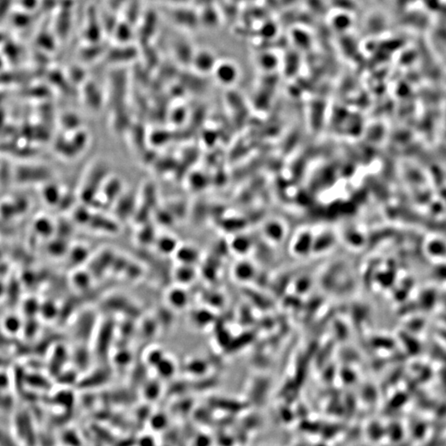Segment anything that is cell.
Segmentation results:
<instances>
[{"mask_svg": "<svg viewBox=\"0 0 446 446\" xmlns=\"http://www.w3.org/2000/svg\"><path fill=\"white\" fill-rule=\"evenodd\" d=\"M166 14L175 25L188 30H194L200 25L198 13L185 4L172 6L167 9Z\"/></svg>", "mask_w": 446, "mask_h": 446, "instance_id": "1", "label": "cell"}, {"mask_svg": "<svg viewBox=\"0 0 446 446\" xmlns=\"http://www.w3.org/2000/svg\"><path fill=\"white\" fill-rule=\"evenodd\" d=\"M106 62L113 64H127L133 62L139 56V49L128 45H117L108 48L105 54Z\"/></svg>", "mask_w": 446, "mask_h": 446, "instance_id": "2", "label": "cell"}, {"mask_svg": "<svg viewBox=\"0 0 446 446\" xmlns=\"http://www.w3.org/2000/svg\"><path fill=\"white\" fill-rule=\"evenodd\" d=\"M85 25L84 36L89 44L99 43L103 38V29L101 23L100 15L95 8L90 11Z\"/></svg>", "mask_w": 446, "mask_h": 446, "instance_id": "3", "label": "cell"}, {"mask_svg": "<svg viewBox=\"0 0 446 446\" xmlns=\"http://www.w3.org/2000/svg\"><path fill=\"white\" fill-rule=\"evenodd\" d=\"M217 62L218 61L213 52L207 49H200L195 51L190 65L197 74H206L213 71Z\"/></svg>", "mask_w": 446, "mask_h": 446, "instance_id": "4", "label": "cell"}, {"mask_svg": "<svg viewBox=\"0 0 446 446\" xmlns=\"http://www.w3.org/2000/svg\"><path fill=\"white\" fill-rule=\"evenodd\" d=\"M139 39L141 44L147 46L150 39L153 38L157 26V19L154 13H147L139 20Z\"/></svg>", "mask_w": 446, "mask_h": 446, "instance_id": "5", "label": "cell"}, {"mask_svg": "<svg viewBox=\"0 0 446 446\" xmlns=\"http://www.w3.org/2000/svg\"><path fill=\"white\" fill-rule=\"evenodd\" d=\"M216 80L223 85H231L236 80L237 70L235 65L229 62H217L213 71Z\"/></svg>", "mask_w": 446, "mask_h": 446, "instance_id": "6", "label": "cell"}, {"mask_svg": "<svg viewBox=\"0 0 446 446\" xmlns=\"http://www.w3.org/2000/svg\"><path fill=\"white\" fill-rule=\"evenodd\" d=\"M135 33L133 31V25L127 21H118V24L113 31L112 36L115 40L118 45H128L133 39Z\"/></svg>", "mask_w": 446, "mask_h": 446, "instance_id": "7", "label": "cell"}, {"mask_svg": "<svg viewBox=\"0 0 446 446\" xmlns=\"http://www.w3.org/2000/svg\"><path fill=\"white\" fill-rule=\"evenodd\" d=\"M195 51L191 44L185 39H179L174 45V54L178 62L181 64L190 65Z\"/></svg>", "mask_w": 446, "mask_h": 446, "instance_id": "8", "label": "cell"}, {"mask_svg": "<svg viewBox=\"0 0 446 446\" xmlns=\"http://www.w3.org/2000/svg\"><path fill=\"white\" fill-rule=\"evenodd\" d=\"M141 7L140 0H128L127 2L125 7L123 8V10H125L126 12L124 19L132 25L138 23L139 20L141 18Z\"/></svg>", "mask_w": 446, "mask_h": 446, "instance_id": "9", "label": "cell"}, {"mask_svg": "<svg viewBox=\"0 0 446 446\" xmlns=\"http://www.w3.org/2000/svg\"><path fill=\"white\" fill-rule=\"evenodd\" d=\"M200 24H204L207 28L212 27L217 23V13L212 9V7H206L203 12L198 13Z\"/></svg>", "mask_w": 446, "mask_h": 446, "instance_id": "10", "label": "cell"}, {"mask_svg": "<svg viewBox=\"0 0 446 446\" xmlns=\"http://www.w3.org/2000/svg\"><path fill=\"white\" fill-rule=\"evenodd\" d=\"M169 299H170V302H171L173 305L179 307V308L183 307V306L185 305V303H186V296L180 290L173 291L170 293Z\"/></svg>", "mask_w": 446, "mask_h": 446, "instance_id": "11", "label": "cell"}, {"mask_svg": "<svg viewBox=\"0 0 446 446\" xmlns=\"http://www.w3.org/2000/svg\"><path fill=\"white\" fill-rule=\"evenodd\" d=\"M127 1L128 0H106V4L108 10L117 13L118 11L123 9Z\"/></svg>", "mask_w": 446, "mask_h": 446, "instance_id": "12", "label": "cell"}, {"mask_svg": "<svg viewBox=\"0 0 446 446\" xmlns=\"http://www.w3.org/2000/svg\"><path fill=\"white\" fill-rule=\"evenodd\" d=\"M175 242L170 237H162L159 241V248L163 252H169L175 248Z\"/></svg>", "mask_w": 446, "mask_h": 446, "instance_id": "13", "label": "cell"}, {"mask_svg": "<svg viewBox=\"0 0 446 446\" xmlns=\"http://www.w3.org/2000/svg\"><path fill=\"white\" fill-rule=\"evenodd\" d=\"M180 256L185 261H193L196 259V252L190 248H185L180 251Z\"/></svg>", "mask_w": 446, "mask_h": 446, "instance_id": "14", "label": "cell"}, {"mask_svg": "<svg viewBox=\"0 0 446 446\" xmlns=\"http://www.w3.org/2000/svg\"><path fill=\"white\" fill-rule=\"evenodd\" d=\"M158 367H159L160 370L163 375H169L173 371V365L169 361H160L158 364Z\"/></svg>", "mask_w": 446, "mask_h": 446, "instance_id": "15", "label": "cell"}, {"mask_svg": "<svg viewBox=\"0 0 446 446\" xmlns=\"http://www.w3.org/2000/svg\"><path fill=\"white\" fill-rule=\"evenodd\" d=\"M191 276H192V272H191V270H189V269H181L179 272V278L182 281H188V280L191 279Z\"/></svg>", "mask_w": 446, "mask_h": 446, "instance_id": "16", "label": "cell"}, {"mask_svg": "<svg viewBox=\"0 0 446 446\" xmlns=\"http://www.w3.org/2000/svg\"><path fill=\"white\" fill-rule=\"evenodd\" d=\"M157 1L169 3L173 5H184V4H187L190 2V0H157Z\"/></svg>", "mask_w": 446, "mask_h": 446, "instance_id": "17", "label": "cell"}]
</instances>
